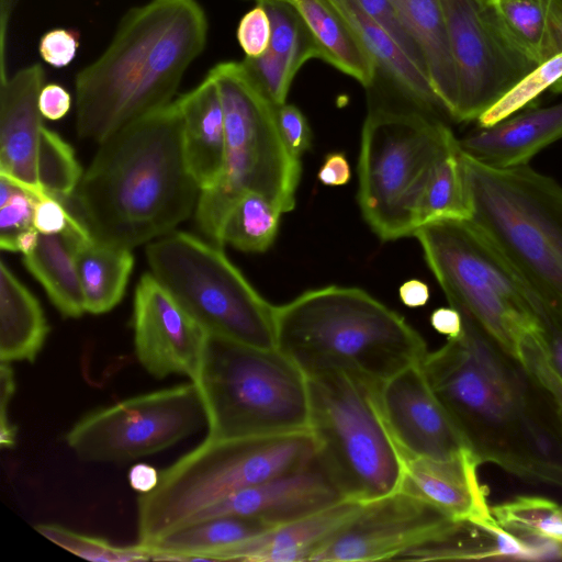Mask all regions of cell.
I'll use <instances>...</instances> for the list:
<instances>
[{
	"label": "cell",
	"instance_id": "6da1fadb",
	"mask_svg": "<svg viewBox=\"0 0 562 562\" xmlns=\"http://www.w3.org/2000/svg\"><path fill=\"white\" fill-rule=\"evenodd\" d=\"M420 362L424 376L479 464L562 487V420L521 362L470 316Z\"/></svg>",
	"mask_w": 562,
	"mask_h": 562
},
{
	"label": "cell",
	"instance_id": "7a4b0ae2",
	"mask_svg": "<svg viewBox=\"0 0 562 562\" xmlns=\"http://www.w3.org/2000/svg\"><path fill=\"white\" fill-rule=\"evenodd\" d=\"M200 191L184 158L182 116L175 100L99 143L67 204L94 238L132 249L187 220Z\"/></svg>",
	"mask_w": 562,
	"mask_h": 562
},
{
	"label": "cell",
	"instance_id": "3957f363",
	"mask_svg": "<svg viewBox=\"0 0 562 562\" xmlns=\"http://www.w3.org/2000/svg\"><path fill=\"white\" fill-rule=\"evenodd\" d=\"M196 0H151L131 9L105 50L76 77L77 132L98 144L170 102L207 38Z\"/></svg>",
	"mask_w": 562,
	"mask_h": 562
},
{
	"label": "cell",
	"instance_id": "277c9868",
	"mask_svg": "<svg viewBox=\"0 0 562 562\" xmlns=\"http://www.w3.org/2000/svg\"><path fill=\"white\" fill-rule=\"evenodd\" d=\"M277 349L306 378L340 371L381 384L427 345L404 317L358 288L325 286L276 306Z\"/></svg>",
	"mask_w": 562,
	"mask_h": 562
},
{
	"label": "cell",
	"instance_id": "5b68a950",
	"mask_svg": "<svg viewBox=\"0 0 562 562\" xmlns=\"http://www.w3.org/2000/svg\"><path fill=\"white\" fill-rule=\"evenodd\" d=\"M471 221L562 325V186L529 165L485 166L462 151Z\"/></svg>",
	"mask_w": 562,
	"mask_h": 562
},
{
	"label": "cell",
	"instance_id": "8992f818",
	"mask_svg": "<svg viewBox=\"0 0 562 562\" xmlns=\"http://www.w3.org/2000/svg\"><path fill=\"white\" fill-rule=\"evenodd\" d=\"M224 110L226 149L222 173L201 190L195 221L207 241L223 247L226 217L245 192L263 195L282 213L295 206L300 158L286 147L277 108L243 61H223L207 74Z\"/></svg>",
	"mask_w": 562,
	"mask_h": 562
},
{
	"label": "cell",
	"instance_id": "52a82bcc",
	"mask_svg": "<svg viewBox=\"0 0 562 562\" xmlns=\"http://www.w3.org/2000/svg\"><path fill=\"white\" fill-rule=\"evenodd\" d=\"M317 442L308 431L213 440L159 471L157 486L137 498L138 543L149 546L220 499L308 465Z\"/></svg>",
	"mask_w": 562,
	"mask_h": 562
},
{
	"label": "cell",
	"instance_id": "ba28073f",
	"mask_svg": "<svg viewBox=\"0 0 562 562\" xmlns=\"http://www.w3.org/2000/svg\"><path fill=\"white\" fill-rule=\"evenodd\" d=\"M213 440L310 430L307 378L279 349L207 335L195 378Z\"/></svg>",
	"mask_w": 562,
	"mask_h": 562
},
{
	"label": "cell",
	"instance_id": "9c48e42d",
	"mask_svg": "<svg viewBox=\"0 0 562 562\" xmlns=\"http://www.w3.org/2000/svg\"><path fill=\"white\" fill-rule=\"evenodd\" d=\"M450 306L470 316L506 352L540 330V302L495 244L471 221L445 220L414 235Z\"/></svg>",
	"mask_w": 562,
	"mask_h": 562
},
{
	"label": "cell",
	"instance_id": "30bf717a",
	"mask_svg": "<svg viewBox=\"0 0 562 562\" xmlns=\"http://www.w3.org/2000/svg\"><path fill=\"white\" fill-rule=\"evenodd\" d=\"M316 457L346 499L368 504L401 488L404 464L379 386L334 371L307 378Z\"/></svg>",
	"mask_w": 562,
	"mask_h": 562
},
{
	"label": "cell",
	"instance_id": "8fae6325",
	"mask_svg": "<svg viewBox=\"0 0 562 562\" xmlns=\"http://www.w3.org/2000/svg\"><path fill=\"white\" fill-rule=\"evenodd\" d=\"M457 142L452 131L426 111H369L361 134L358 202L382 240L414 235L431 173Z\"/></svg>",
	"mask_w": 562,
	"mask_h": 562
},
{
	"label": "cell",
	"instance_id": "7c38bea8",
	"mask_svg": "<svg viewBox=\"0 0 562 562\" xmlns=\"http://www.w3.org/2000/svg\"><path fill=\"white\" fill-rule=\"evenodd\" d=\"M150 273L212 336L274 349L276 306L229 261L222 247L170 232L146 248Z\"/></svg>",
	"mask_w": 562,
	"mask_h": 562
},
{
	"label": "cell",
	"instance_id": "4fadbf2b",
	"mask_svg": "<svg viewBox=\"0 0 562 562\" xmlns=\"http://www.w3.org/2000/svg\"><path fill=\"white\" fill-rule=\"evenodd\" d=\"M207 424L194 382L126 398L81 417L65 439L89 462H127L157 453Z\"/></svg>",
	"mask_w": 562,
	"mask_h": 562
},
{
	"label": "cell",
	"instance_id": "5bb4252c",
	"mask_svg": "<svg viewBox=\"0 0 562 562\" xmlns=\"http://www.w3.org/2000/svg\"><path fill=\"white\" fill-rule=\"evenodd\" d=\"M438 2L458 75V101L451 119L474 121L538 64L509 38L492 0Z\"/></svg>",
	"mask_w": 562,
	"mask_h": 562
},
{
	"label": "cell",
	"instance_id": "9a60e30c",
	"mask_svg": "<svg viewBox=\"0 0 562 562\" xmlns=\"http://www.w3.org/2000/svg\"><path fill=\"white\" fill-rule=\"evenodd\" d=\"M450 520L431 504L398 490L364 504L360 513L324 544L311 561L394 560Z\"/></svg>",
	"mask_w": 562,
	"mask_h": 562
},
{
	"label": "cell",
	"instance_id": "2e32d148",
	"mask_svg": "<svg viewBox=\"0 0 562 562\" xmlns=\"http://www.w3.org/2000/svg\"><path fill=\"white\" fill-rule=\"evenodd\" d=\"M133 329L137 359L149 374L195 378L209 334L151 273L136 286Z\"/></svg>",
	"mask_w": 562,
	"mask_h": 562
},
{
	"label": "cell",
	"instance_id": "e0dca14e",
	"mask_svg": "<svg viewBox=\"0 0 562 562\" xmlns=\"http://www.w3.org/2000/svg\"><path fill=\"white\" fill-rule=\"evenodd\" d=\"M378 392L384 419L402 454L442 461L473 456L430 390L420 363L394 374Z\"/></svg>",
	"mask_w": 562,
	"mask_h": 562
},
{
	"label": "cell",
	"instance_id": "ac0fdd59",
	"mask_svg": "<svg viewBox=\"0 0 562 562\" xmlns=\"http://www.w3.org/2000/svg\"><path fill=\"white\" fill-rule=\"evenodd\" d=\"M344 499L315 456L305 468L231 494L198 512L187 522L213 516L238 515L260 519L273 528Z\"/></svg>",
	"mask_w": 562,
	"mask_h": 562
},
{
	"label": "cell",
	"instance_id": "d6986e66",
	"mask_svg": "<svg viewBox=\"0 0 562 562\" xmlns=\"http://www.w3.org/2000/svg\"><path fill=\"white\" fill-rule=\"evenodd\" d=\"M44 80L42 66L33 64L2 79L0 90V176L37 199L46 195L37 177Z\"/></svg>",
	"mask_w": 562,
	"mask_h": 562
},
{
	"label": "cell",
	"instance_id": "ffe728a7",
	"mask_svg": "<svg viewBox=\"0 0 562 562\" xmlns=\"http://www.w3.org/2000/svg\"><path fill=\"white\" fill-rule=\"evenodd\" d=\"M402 457L401 491L431 504L452 520L488 529L499 526L487 503V492L479 481L480 464L474 456L447 461Z\"/></svg>",
	"mask_w": 562,
	"mask_h": 562
},
{
	"label": "cell",
	"instance_id": "44dd1931",
	"mask_svg": "<svg viewBox=\"0 0 562 562\" xmlns=\"http://www.w3.org/2000/svg\"><path fill=\"white\" fill-rule=\"evenodd\" d=\"M364 504L344 499L301 519L214 553L210 561L301 562L312 557L350 522Z\"/></svg>",
	"mask_w": 562,
	"mask_h": 562
},
{
	"label": "cell",
	"instance_id": "7402d4cb",
	"mask_svg": "<svg viewBox=\"0 0 562 562\" xmlns=\"http://www.w3.org/2000/svg\"><path fill=\"white\" fill-rule=\"evenodd\" d=\"M562 138V102L533 108L458 139L472 159L498 169L529 165L542 149Z\"/></svg>",
	"mask_w": 562,
	"mask_h": 562
},
{
	"label": "cell",
	"instance_id": "603a6c76",
	"mask_svg": "<svg viewBox=\"0 0 562 562\" xmlns=\"http://www.w3.org/2000/svg\"><path fill=\"white\" fill-rule=\"evenodd\" d=\"M177 102L182 116L187 166L200 189L204 190L217 181L224 167L226 137L221 94L207 75Z\"/></svg>",
	"mask_w": 562,
	"mask_h": 562
},
{
	"label": "cell",
	"instance_id": "cb8c5ba5",
	"mask_svg": "<svg viewBox=\"0 0 562 562\" xmlns=\"http://www.w3.org/2000/svg\"><path fill=\"white\" fill-rule=\"evenodd\" d=\"M350 26L374 58L378 69L427 112L443 108L427 76L368 14L359 0H323Z\"/></svg>",
	"mask_w": 562,
	"mask_h": 562
},
{
	"label": "cell",
	"instance_id": "d4e9b609",
	"mask_svg": "<svg viewBox=\"0 0 562 562\" xmlns=\"http://www.w3.org/2000/svg\"><path fill=\"white\" fill-rule=\"evenodd\" d=\"M392 2L422 54L434 92L452 117L458 101V75L438 0Z\"/></svg>",
	"mask_w": 562,
	"mask_h": 562
},
{
	"label": "cell",
	"instance_id": "484cf974",
	"mask_svg": "<svg viewBox=\"0 0 562 562\" xmlns=\"http://www.w3.org/2000/svg\"><path fill=\"white\" fill-rule=\"evenodd\" d=\"M90 235L83 222L71 225L59 234H41L34 250L23 256L30 273L42 284L57 311L68 318H78L85 312V300L79 280L76 249Z\"/></svg>",
	"mask_w": 562,
	"mask_h": 562
},
{
	"label": "cell",
	"instance_id": "4316f807",
	"mask_svg": "<svg viewBox=\"0 0 562 562\" xmlns=\"http://www.w3.org/2000/svg\"><path fill=\"white\" fill-rule=\"evenodd\" d=\"M271 528L252 517L213 516L179 526L145 547L151 550L155 561H210L217 551Z\"/></svg>",
	"mask_w": 562,
	"mask_h": 562
},
{
	"label": "cell",
	"instance_id": "83f0119b",
	"mask_svg": "<svg viewBox=\"0 0 562 562\" xmlns=\"http://www.w3.org/2000/svg\"><path fill=\"white\" fill-rule=\"evenodd\" d=\"M49 326L38 300L2 261L0 265V360L34 362Z\"/></svg>",
	"mask_w": 562,
	"mask_h": 562
},
{
	"label": "cell",
	"instance_id": "f1b7e54d",
	"mask_svg": "<svg viewBox=\"0 0 562 562\" xmlns=\"http://www.w3.org/2000/svg\"><path fill=\"white\" fill-rule=\"evenodd\" d=\"M307 24L319 59L352 77L363 87L374 82L378 66L350 26L323 0H291Z\"/></svg>",
	"mask_w": 562,
	"mask_h": 562
},
{
	"label": "cell",
	"instance_id": "f546056e",
	"mask_svg": "<svg viewBox=\"0 0 562 562\" xmlns=\"http://www.w3.org/2000/svg\"><path fill=\"white\" fill-rule=\"evenodd\" d=\"M131 250L100 241L91 234L79 241L76 263L86 312L103 314L120 303L134 266Z\"/></svg>",
	"mask_w": 562,
	"mask_h": 562
},
{
	"label": "cell",
	"instance_id": "4dcf8cb0",
	"mask_svg": "<svg viewBox=\"0 0 562 562\" xmlns=\"http://www.w3.org/2000/svg\"><path fill=\"white\" fill-rule=\"evenodd\" d=\"M504 529L470 521L450 520L427 539L400 553L394 560H480L504 559Z\"/></svg>",
	"mask_w": 562,
	"mask_h": 562
},
{
	"label": "cell",
	"instance_id": "1f68e13d",
	"mask_svg": "<svg viewBox=\"0 0 562 562\" xmlns=\"http://www.w3.org/2000/svg\"><path fill=\"white\" fill-rule=\"evenodd\" d=\"M504 530L530 543H542L552 557L562 553V512L555 502L535 495H520L491 507Z\"/></svg>",
	"mask_w": 562,
	"mask_h": 562
},
{
	"label": "cell",
	"instance_id": "d6a6232c",
	"mask_svg": "<svg viewBox=\"0 0 562 562\" xmlns=\"http://www.w3.org/2000/svg\"><path fill=\"white\" fill-rule=\"evenodd\" d=\"M471 217V205L467 188L462 150L457 142L436 165L422 198L418 228L423 225L445 221H467Z\"/></svg>",
	"mask_w": 562,
	"mask_h": 562
},
{
	"label": "cell",
	"instance_id": "836d02e7",
	"mask_svg": "<svg viewBox=\"0 0 562 562\" xmlns=\"http://www.w3.org/2000/svg\"><path fill=\"white\" fill-rule=\"evenodd\" d=\"M503 29L533 63L552 57L549 0H492Z\"/></svg>",
	"mask_w": 562,
	"mask_h": 562
},
{
	"label": "cell",
	"instance_id": "e575fe53",
	"mask_svg": "<svg viewBox=\"0 0 562 562\" xmlns=\"http://www.w3.org/2000/svg\"><path fill=\"white\" fill-rule=\"evenodd\" d=\"M281 214L263 195L245 192L226 217L223 241L241 251H266L277 236Z\"/></svg>",
	"mask_w": 562,
	"mask_h": 562
},
{
	"label": "cell",
	"instance_id": "d590c367",
	"mask_svg": "<svg viewBox=\"0 0 562 562\" xmlns=\"http://www.w3.org/2000/svg\"><path fill=\"white\" fill-rule=\"evenodd\" d=\"M82 175L71 145L44 126L37 160V177L44 193L65 203L74 196Z\"/></svg>",
	"mask_w": 562,
	"mask_h": 562
},
{
	"label": "cell",
	"instance_id": "8d00e7d4",
	"mask_svg": "<svg viewBox=\"0 0 562 562\" xmlns=\"http://www.w3.org/2000/svg\"><path fill=\"white\" fill-rule=\"evenodd\" d=\"M271 22L269 49L290 61L296 69L318 58L317 44L297 9L288 1L262 2Z\"/></svg>",
	"mask_w": 562,
	"mask_h": 562
},
{
	"label": "cell",
	"instance_id": "74e56055",
	"mask_svg": "<svg viewBox=\"0 0 562 562\" xmlns=\"http://www.w3.org/2000/svg\"><path fill=\"white\" fill-rule=\"evenodd\" d=\"M562 79V52L539 63L508 92L477 117L480 127L492 126L533 103Z\"/></svg>",
	"mask_w": 562,
	"mask_h": 562
},
{
	"label": "cell",
	"instance_id": "f35d334b",
	"mask_svg": "<svg viewBox=\"0 0 562 562\" xmlns=\"http://www.w3.org/2000/svg\"><path fill=\"white\" fill-rule=\"evenodd\" d=\"M34 528L52 542L89 561L130 562L153 558L151 550L140 543L116 546L106 539L82 535L56 524H41Z\"/></svg>",
	"mask_w": 562,
	"mask_h": 562
},
{
	"label": "cell",
	"instance_id": "ab89813d",
	"mask_svg": "<svg viewBox=\"0 0 562 562\" xmlns=\"http://www.w3.org/2000/svg\"><path fill=\"white\" fill-rule=\"evenodd\" d=\"M243 63L276 106L285 103L291 83L299 69L269 48L258 57H245Z\"/></svg>",
	"mask_w": 562,
	"mask_h": 562
},
{
	"label": "cell",
	"instance_id": "60d3db41",
	"mask_svg": "<svg viewBox=\"0 0 562 562\" xmlns=\"http://www.w3.org/2000/svg\"><path fill=\"white\" fill-rule=\"evenodd\" d=\"M37 198L18 187L12 196L0 205V248L16 251L15 240L20 233L33 226Z\"/></svg>",
	"mask_w": 562,
	"mask_h": 562
},
{
	"label": "cell",
	"instance_id": "b9f144b4",
	"mask_svg": "<svg viewBox=\"0 0 562 562\" xmlns=\"http://www.w3.org/2000/svg\"><path fill=\"white\" fill-rule=\"evenodd\" d=\"M368 14L387 33L403 53L426 75L424 59L405 29L392 0H359ZM427 76V75H426ZM428 78V77H427Z\"/></svg>",
	"mask_w": 562,
	"mask_h": 562
},
{
	"label": "cell",
	"instance_id": "7bdbcfd3",
	"mask_svg": "<svg viewBox=\"0 0 562 562\" xmlns=\"http://www.w3.org/2000/svg\"><path fill=\"white\" fill-rule=\"evenodd\" d=\"M236 35L245 57L255 58L268 49L271 38V22L262 2H257L243 15Z\"/></svg>",
	"mask_w": 562,
	"mask_h": 562
},
{
	"label": "cell",
	"instance_id": "ee69618b",
	"mask_svg": "<svg viewBox=\"0 0 562 562\" xmlns=\"http://www.w3.org/2000/svg\"><path fill=\"white\" fill-rule=\"evenodd\" d=\"M277 122L289 150L300 158L311 147L312 133L305 115L293 104L277 108Z\"/></svg>",
	"mask_w": 562,
	"mask_h": 562
},
{
	"label": "cell",
	"instance_id": "f6af8a7d",
	"mask_svg": "<svg viewBox=\"0 0 562 562\" xmlns=\"http://www.w3.org/2000/svg\"><path fill=\"white\" fill-rule=\"evenodd\" d=\"M78 222H82L81 218L60 200L49 195L37 199L33 216V226L38 233H64Z\"/></svg>",
	"mask_w": 562,
	"mask_h": 562
},
{
	"label": "cell",
	"instance_id": "bcb514c9",
	"mask_svg": "<svg viewBox=\"0 0 562 562\" xmlns=\"http://www.w3.org/2000/svg\"><path fill=\"white\" fill-rule=\"evenodd\" d=\"M79 33L70 29H54L40 40L41 58L55 68L69 65L76 57L80 45Z\"/></svg>",
	"mask_w": 562,
	"mask_h": 562
},
{
	"label": "cell",
	"instance_id": "7dc6e473",
	"mask_svg": "<svg viewBox=\"0 0 562 562\" xmlns=\"http://www.w3.org/2000/svg\"><path fill=\"white\" fill-rule=\"evenodd\" d=\"M15 392L14 372L9 362L0 364V445L11 448L15 443L16 430L9 418V405Z\"/></svg>",
	"mask_w": 562,
	"mask_h": 562
},
{
	"label": "cell",
	"instance_id": "c3c4849f",
	"mask_svg": "<svg viewBox=\"0 0 562 562\" xmlns=\"http://www.w3.org/2000/svg\"><path fill=\"white\" fill-rule=\"evenodd\" d=\"M38 108L43 117L58 121L69 112L71 95L58 83L44 85L38 97Z\"/></svg>",
	"mask_w": 562,
	"mask_h": 562
},
{
	"label": "cell",
	"instance_id": "681fc988",
	"mask_svg": "<svg viewBox=\"0 0 562 562\" xmlns=\"http://www.w3.org/2000/svg\"><path fill=\"white\" fill-rule=\"evenodd\" d=\"M540 339L548 361L562 378V325L550 318L544 311L540 316Z\"/></svg>",
	"mask_w": 562,
	"mask_h": 562
},
{
	"label": "cell",
	"instance_id": "f907efd6",
	"mask_svg": "<svg viewBox=\"0 0 562 562\" xmlns=\"http://www.w3.org/2000/svg\"><path fill=\"white\" fill-rule=\"evenodd\" d=\"M318 180L329 187L344 186L351 179L350 165L342 153H330L317 172Z\"/></svg>",
	"mask_w": 562,
	"mask_h": 562
},
{
	"label": "cell",
	"instance_id": "816d5d0a",
	"mask_svg": "<svg viewBox=\"0 0 562 562\" xmlns=\"http://www.w3.org/2000/svg\"><path fill=\"white\" fill-rule=\"evenodd\" d=\"M430 324L436 331L447 338H454L462 330L461 314L452 306L436 308L430 315Z\"/></svg>",
	"mask_w": 562,
	"mask_h": 562
},
{
	"label": "cell",
	"instance_id": "f5cc1de1",
	"mask_svg": "<svg viewBox=\"0 0 562 562\" xmlns=\"http://www.w3.org/2000/svg\"><path fill=\"white\" fill-rule=\"evenodd\" d=\"M159 481V471L146 463H137L128 471V482L131 487L140 493L146 494L153 491Z\"/></svg>",
	"mask_w": 562,
	"mask_h": 562
},
{
	"label": "cell",
	"instance_id": "db71d44e",
	"mask_svg": "<svg viewBox=\"0 0 562 562\" xmlns=\"http://www.w3.org/2000/svg\"><path fill=\"white\" fill-rule=\"evenodd\" d=\"M400 299L408 307H420L426 305L430 292L428 285L417 279L405 281L398 289Z\"/></svg>",
	"mask_w": 562,
	"mask_h": 562
},
{
	"label": "cell",
	"instance_id": "11a10c76",
	"mask_svg": "<svg viewBox=\"0 0 562 562\" xmlns=\"http://www.w3.org/2000/svg\"><path fill=\"white\" fill-rule=\"evenodd\" d=\"M552 56L562 52V0H549Z\"/></svg>",
	"mask_w": 562,
	"mask_h": 562
},
{
	"label": "cell",
	"instance_id": "9f6ffc18",
	"mask_svg": "<svg viewBox=\"0 0 562 562\" xmlns=\"http://www.w3.org/2000/svg\"><path fill=\"white\" fill-rule=\"evenodd\" d=\"M40 233L34 226L20 233L15 240L16 251L23 254V256L30 255L37 245Z\"/></svg>",
	"mask_w": 562,
	"mask_h": 562
},
{
	"label": "cell",
	"instance_id": "6f0895ef",
	"mask_svg": "<svg viewBox=\"0 0 562 562\" xmlns=\"http://www.w3.org/2000/svg\"><path fill=\"white\" fill-rule=\"evenodd\" d=\"M257 2H263V1H268V0H256ZM282 1H288V2H291V0H282Z\"/></svg>",
	"mask_w": 562,
	"mask_h": 562
},
{
	"label": "cell",
	"instance_id": "680465c9",
	"mask_svg": "<svg viewBox=\"0 0 562 562\" xmlns=\"http://www.w3.org/2000/svg\"><path fill=\"white\" fill-rule=\"evenodd\" d=\"M561 512H562V506H561ZM561 558H562V553H561Z\"/></svg>",
	"mask_w": 562,
	"mask_h": 562
}]
</instances>
